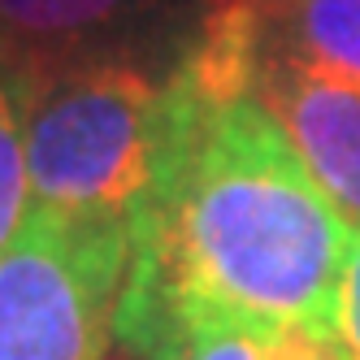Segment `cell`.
Returning a JSON list of instances; mask_svg holds the SVG:
<instances>
[{
	"instance_id": "ba28073f",
	"label": "cell",
	"mask_w": 360,
	"mask_h": 360,
	"mask_svg": "<svg viewBox=\"0 0 360 360\" xmlns=\"http://www.w3.org/2000/svg\"><path fill=\"white\" fill-rule=\"evenodd\" d=\"M31 213L27 183V126H22V87L0 70V252L13 243Z\"/></svg>"
},
{
	"instance_id": "8992f818",
	"label": "cell",
	"mask_w": 360,
	"mask_h": 360,
	"mask_svg": "<svg viewBox=\"0 0 360 360\" xmlns=\"http://www.w3.org/2000/svg\"><path fill=\"white\" fill-rule=\"evenodd\" d=\"M169 0H0V70L13 79L87 57H126L131 39Z\"/></svg>"
},
{
	"instance_id": "3957f363",
	"label": "cell",
	"mask_w": 360,
	"mask_h": 360,
	"mask_svg": "<svg viewBox=\"0 0 360 360\" xmlns=\"http://www.w3.org/2000/svg\"><path fill=\"white\" fill-rule=\"evenodd\" d=\"M131 269V221L31 209L0 252V360H105Z\"/></svg>"
},
{
	"instance_id": "6da1fadb",
	"label": "cell",
	"mask_w": 360,
	"mask_h": 360,
	"mask_svg": "<svg viewBox=\"0 0 360 360\" xmlns=\"http://www.w3.org/2000/svg\"><path fill=\"white\" fill-rule=\"evenodd\" d=\"M356 226L252 91L178 57L148 195L131 217L122 313L165 304L339 326Z\"/></svg>"
},
{
	"instance_id": "277c9868",
	"label": "cell",
	"mask_w": 360,
	"mask_h": 360,
	"mask_svg": "<svg viewBox=\"0 0 360 360\" xmlns=\"http://www.w3.org/2000/svg\"><path fill=\"white\" fill-rule=\"evenodd\" d=\"M252 96L287 131L317 187L360 230V83L291 57H252Z\"/></svg>"
},
{
	"instance_id": "7a4b0ae2",
	"label": "cell",
	"mask_w": 360,
	"mask_h": 360,
	"mask_svg": "<svg viewBox=\"0 0 360 360\" xmlns=\"http://www.w3.org/2000/svg\"><path fill=\"white\" fill-rule=\"evenodd\" d=\"M18 87L31 209L131 221L157 165L165 83L131 57H87Z\"/></svg>"
},
{
	"instance_id": "9c48e42d",
	"label": "cell",
	"mask_w": 360,
	"mask_h": 360,
	"mask_svg": "<svg viewBox=\"0 0 360 360\" xmlns=\"http://www.w3.org/2000/svg\"><path fill=\"white\" fill-rule=\"evenodd\" d=\"M339 334L352 352V360H360V230L352 239V256H347V274H343V295H339Z\"/></svg>"
},
{
	"instance_id": "5b68a950",
	"label": "cell",
	"mask_w": 360,
	"mask_h": 360,
	"mask_svg": "<svg viewBox=\"0 0 360 360\" xmlns=\"http://www.w3.org/2000/svg\"><path fill=\"white\" fill-rule=\"evenodd\" d=\"M117 339L143 360H352L339 326L269 321L191 304L122 313Z\"/></svg>"
},
{
	"instance_id": "52a82bcc",
	"label": "cell",
	"mask_w": 360,
	"mask_h": 360,
	"mask_svg": "<svg viewBox=\"0 0 360 360\" xmlns=\"http://www.w3.org/2000/svg\"><path fill=\"white\" fill-rule=\"evenodd\" d=\"M230 18L252 57H291L360 83V0H204Z\"/></svg>"
}]
</instances>
